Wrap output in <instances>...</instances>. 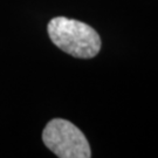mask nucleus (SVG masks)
I'll list each match as a JSON object with an SVG mask.
<instances>
[{"label":"nucleus","instance_id":"nucleus-2","mask_svg":"<svg viewBox=\"0 0 158 158\" xmlns=\"http://www.w3.org/2000/svg\"><path fill=\"white\" fill-rule=\"evenodd\" d=\"M42 141L60 158H89L90 147L83 132L63 118L48 122L42 132Z\"/></svg>","mask_w":158,"mask_h":158},{"label":"nucleus","instance_id":"nucleus-1","mask_svg":"<svg viewBox=\"0 0 158 158\" xmlns=\"http://www.w3.org/2000/svg\"><path fill=\"white\" fill-rule=\"evenodd\" d=\"M47 31L53 44L74 57L91 59L101 49L98 33L79 20L56 17L48 23Z\"/></svg>","mask_w":158,"mask_h":158}]
</instances>
